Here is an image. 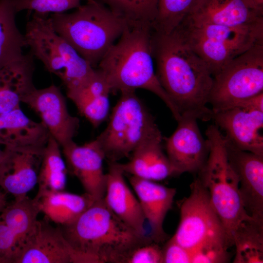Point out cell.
Returning <instances> with one entry per match:
<instances>
[{
  "label": "cell",
  "mask_w": 263,
  "mask_h": 263,
  "mask_svg": "<svg viewBox=\"0 0 263 263\" xmlns=\"http://www.w3.org/2000/svg\"><path fill=\"white\" fill-rule=\"evenodd\" d=\"M109 8L131 27L152 28L159 0H95Z\"/></svg>",
  "instance_id": "obj_29"
},
{
  "label": "cell",
  "mask_w": 263,
  "mask_h": 263,
  "mask_svg": "<svg viewBox=\"0 0 263 263\" xmlns=\"http://www.w3.org/2000/svg\"><path fill=\"white\" fill-rule=\"evenodd\" d=\"M61 148L51 135L44 149L38 175L37 193L49 190H63L67 169L61 154Z\"/></svg>",
  "instance_id": "obj_26"
},
{
  "label": "cell",
  "mask_w": 263,
  "mask_h": 263,
  "mask_svg": "<svg viewBox=\"0 0 263 263\" xmlns=\"http://www.w3.org/2000/svg\"><path fill=\"white\" fill-rule=\"evenodd\" d=\"M18 13L12 0H0V69L25 56L24 35L16 22Z\"/></svg>",
  "instance_id": "obj_25"
},
{
  "label": "cell",
  "mask_w": 263,
  "mask_h": 263,
  "mask_svg": "<svg viewBox=\"0 0 263 263\" xmlns=\"http://www.w3.org/2000/svg\"><path fill=\"white\" fill-rule=\"evenodd\" d=\"M135 91H120L107 127L95 139L109 162L128 156L147 137L159 130Z\"/></svg>",
  "instance_id": "obj_9"
},
{
  "label": "cell",
  "mask_w": 263,
  "mask_h": 263,
  "mask_svg": "<svg viewBox=\"0 0 263 263\" xmlns=\"http://www.w3.org/2000/svg\"><path fill=\"white\" fill-rule=\"evenodd\" d=\"M215 125L237 148L263 155V112L235 107L213 112Z\"/></svg>",
  "instance_id": "obj_16"
},
{
  "label": "cell",
  "mask_w": 263,
  "mask_h": 263,
  "mask_svg": "<svg viewBox=\"0 0 263 263\" xmlns=\"http://www.w3.org/2000/svg\"><path fill=\"white\" fill-rule=\"evenodd\" d=\"M200 0H159L157 14L152 30L168 34L189 14Z\"/></svg>",
  "instance_id": "obj_30"
},
{
  "label": "cell",
  "mask_w": 263,
  "mask_h": 263,
  "mask_svg": "<svg viewBox=\"0 0 263 263\" xmlns=\"http://www.w3.org/2000/svg\"><path fill=\"white\" fill-rule=\"evenodd\" d=\"M233 27L263 24V7L253 0H200L184 19Z\"/></svg>",
  "instance_id": "obj_15"
},
{
  "label": "cell",
  "mask_w": 263,
  "mask_h": 263,
  "mask_svg": "<svg viewBox=\"0 0 263 263\" xmlns=\"http://www.w3.org/2000/svg\"><path fill=\"white\" fill-rule=\"evenodd\" d=\"M163 263H191V255L171 237L162 247Z\"/></svg>",
  "instance_id": "obj_35"
},
{
  "label": "cell",
  "mask_w": 263,
  "mask_h": 263,
  "mask_svg": "<svg viewBox=\"0 0 263 263\" xmlns=\"http://www.w3.org/2000/svg\"><path fill=\"white\" fill-rule=\"evenodd\" d=\"M61 149L68 167L80 181L85 193L94 201L102 199L106 188L103 169L105 157L95 140L83 145L73 141Z\"/></svg>",
  "instance_id": "obj_17"
},
{
  "label": "cell",
  "mask_w": 263,
  "mask_h": 263,
  "mask_svg": "<svg viewBox=\"0 0 263 263\" xmlns=\"http://www.w3.org/2000/svg\"><path fill=\"white\" fill-rule=\"evenodd\" d=\"M232 242L234 263H263V224L255 220L243 222L235 229Z\"/></svg>",
  "instance_id": "obj_27"
},
{
  "label": "cell",
  "mask_w": 263,
  "mask_h": 263,
  "mask_svg": "<svg viewBox=\"0 0 263 263\" xmlns=\"http://www.w3.org/2000/svg\"><path fill=\"white\" fill-rule=\"evenodd\" d=\"M7 206L5 194L0 190V213Z\"/></svg>",
  "instance_id": "obj_37"
},
{
  "label": "cell",
  "mask_w": 263,
  "mask_h": 263,
  "mask_svg": "<svg viewBox=\"0 0 263 263\" xmlns=\"http://www.w3.org/2000/svg\"><path fill=\"white\" fill-rule=\"evenodd\" d=\"M50 135L41 122L29 118L20 107L0 114V145L3 147L42 151Z\"/></svg>",
  "instance_id": "obj_22"
},
{
  "label": "cell",
  "mask_w": 263,
  "mask_h": 263,
  "mask_svg": "<svg viewBox=\"0 0 263 263\" xmlns=\"http://www.w3.org/2000/svg\"><path fill=\"white\" fill-rule=\"evenodd\" d=\"M13 263H73V252L60 226L38 220L20 243Z\"/></svg>",
  "instance_id": "obj_14"
},
{
  "label": "cell",
  "mask_w": 263,
  "mask_h": 263,
  "mask_svg": "<svg viewBox=\"0 0 263 263\" xmlns=\"http://www.w3.org/2000/svg\"><path fill=\"white\" fill-rule=\"evenodd\" d=\"M34 58L30 53L0 69V114L20 107L24 98L35 88Z\"/></svg>",
  "instance_id": "obj_23"
},
{
  "label": "cell",
  "mask_w": 263,
  "mask_h": 263,
  "mask_svg": "<svg viewBox=\"0 0 263 263\" xmlns=\"http://www.w3.org/2000/svg\"><path fill=\"white\" fill-rule=\"evenodd\" d=\"M24 35L31 54L59 78L67 94L85 87L95 76L96 69L55 31L48 15L34 13Z\"/></svg>",
  "instance_id": "obj_7"
},
{
  "label": "cell",
  "mask_w": 263,
  "mask_h": 263,
  "mask_svg": "<svg viewBox=\"0 0 263 263\" xmlns=\"http://www.w3.org/2000/svg\"><path fill=\"white\" fill-rule=\"evenodd\" d=\"M71 13H53L50 18L55 31L95 69L128 26L104 4L88 0Z\"/></svg>",
  "instance_id": "obj_5"
},
{
  "label": "cell",
  "mask_w": 263,
  "mask_h": 263,
  "mask_svg": "<svg viewBox=\"0 0 263 263\" xmlns=\"http://www.w3.org/2000/svg\"><path fill=\"white\" fill-rule=\"evenodd\" d=\"M73 102L80 113L95 127L107 117L110 108L109 94L78 99Z\"/></svg>",
  "instance_id": "obj_32"
},
{
  "label": "cell",
  "mask_w": 263,
  "mask_h": 263,
  "mask_svg": "<svg viewBox=\"0 0 263 263\" xmlns=\"http://www.w3.org/2000/svg\"><path fill=\"white\" fill-rule=\"evenodd\" d=\"M35 197L38 200L40 212L60 225L73 222L95 201L85 193L79 195L64 190H46Z\"/></svg>",
  "instance_id": "obj_24"
},
{
  "label": "cell",
  "mask_w": 263,
  "mask_h": 263,
  "mask_svg": "<svg viewBox=\"0 0 263 263\" xmlns=\"http://www.w3.org/2000/svg\"><path fill=\"white\" fill-rule=\"evenodd\" d=\"M175 29L206 62L213 77L235 57L263 42V24L233 27L184 19Z\"/></svg>",
  "instance_id": "obj_8"
},
{
  "label": "cell",
  "mask_w": 263,
  "mask_h": 263,
  "mask_svg": "<svg viewBox=\"0 0 263 263\" xmlns=\"http://www.w3.org/2000/svg\"><path fill=\"white\" fill-rule=\"evenodd\" d=\"M180 207L179 223L172 237L189 251L191 263H227L230 246L226 234L208 190L198 178Z\"/></svg>",
  "instance_id": "obj_4"
},
{
  "label": "cell",
  "mask_w": 263,
  "mask_h": 263,
  "mask_svg": "<svg viewBox=\"0 0 263 263\" xmlns=\"http://www.w3.org/2000/svg\"><path fill=\"white\" fill-rule=\"evenodd\" d=\"M225 146L244 207L250 216L263 224V155L241 150L226 138Z\"/></svg>",
  "instance_id": "obj_13"
},
{
  "label": "cell",
  "mask_w": 263,
  "mask_h": 263,
  "mask_svg": "<svg viewBox=\"0 0 263 263\" xmlns=\"http://www.w3.org/2000/svg\"><path fill=\"white\" fill-rule=\"evenodd\" d=\"M19 245L18 237L0 219V263H13Z\"/></svg>",
  "instance_id": "obj_34"
},
{
  "label": "cell",
  "mask_w": 263,
  "mask_h": 263,
  "mask_svg": "<svg viewBox=\"0 0 263 263\" xmlns=\"http://www.w3.org/2000/svg\"><path fill=\"white\" fill-rule=\"evenodd\" d=\"M152 28L127 26L98 64L112 91L143 89L158 96L176 121L181 113L160 84L154 70Z\"/></svg>",
  "instance_id": "obj_3"
},
{
  "label": "cell",
  "mask_w": 263,
  "mask_h": 263,
  "mask_svg": "<svg viewBox=\"0 0 263 263\" xmlns=\"http://www.w3.org/2000/svg\"><path fill=\"white\" fill-rule=\"evenodd\" d=\"M121 263H163L162 247L150 237L132 248Z\"/></svg>",
  "instance_id": "obj_33"
},
{
  "label": "cell",
  "mask_w": 263,
  "mask_h": 263,
  "mask_svg": "<svg viewBox=\"0 0 263 263\" xmlns=\"http://www.w3.org/2000/svg\"><path fill=\"white\" fill-rule=\"evenodd\" d=\"M258 5L263 7V0H253Z\"/></svg>",
  "instance_id": "obj_39"
},
{
  "label": "cell",
  "mask_w": 263,
  "mask_h": 263,
  "mask_svg": "<svg viewBox=\"0 0 263 263\" xmlns=\"http://www.w3.org/2000/svg\"><path fill=\"white\" fill-rule=\"evenodd\" d=\"M262 92L263 42L235 57L213 77L208 104L217 112Z\"/></svg>",
  "instance_id": "obj_10"
},
{
  "label": "cell",
  "mask_w": 263,
  "mask_h": 263,
  "mask_svg": "<svg viewBox=\"0 0 263 263\" xmlns=\"http://www.w3.org/2000/svg\"><path fill=\"white\" fill-rule=\"evenodd\" d=\"M1 145H0V163L3 158L4 154V147L3 148L0 147Z\"/></svg>",
  "instance_id": "obj_38"
},
{
  "label": "cell",
  "mask_w": 263,
  "mask_h": 263,
  "mask_svg": "<svg viewBox=\"0 0 263 263\" xmlns=\"http://www.w3.org/2000/svg\"><path fill=\"white\" fill-rule=\"evenodd\" d=\"M73 263H121L125 255L150 236H141L108 207L95 201L73 222L60 226Z\"/></svg>",
  "instance_id": "obj_2"
},
{
  "label": "cell",
  "mask_w": 263,
  "mask_h": 263,
  "mask_svg": "<svg viewBox=\"0 0 263 263\" xmlns=\"http://www.w3.org/2000/svg\"><path fill=\"white\" fill-rule=\"evenodd\" d=\"M235 107L263 112V92L243 100Z\"/></svg>",
  "instance_id": "obj_36"
},
{
  "label": "cell",
  "mask_w": 263,
  "mask_h": 263,
  "mask_svg": "<svg viewBox=\"0 0 263 263\" xmlns=\"http://www.w3.org/2000/svg\"><path fill=\"white\" fill-rule=\"evenodd\" d=\"M19 12L22 10L33 11L34 13L46 15L50 13H64L68 10L77 8L80 0H12Z\"/></svg>",
  "instance_id": "obj_31"
},
{
  "label": "cell",
  "mask_w": 263,
  "mask_h": 263,
  "mask_svg": "<svg viewBox=\"0 0 263 263\" xmlns=\"http://www.w3.org/2000/svg\"><path fill=\"white\" fill-rule=\"evenodd\" d=\"M162 136L158 130L147 137L132 151L128 162L118 163L124 173L138 178L160 181L174 176L169 160L162 149Z\"/></svg>",
  "instance_id": "obj_21"
},
{
  "label": "cell",
  "mask_w": 263,
  "mask_h": 263,
  "mask_svg": "<svg viewBox=\"0 0 263 263\" xmlns=\"http://www.w3.org/2000/svg\"><path fill=\"white\" fill-rule=\"evenodd\" d=\"M43 151L4 147L0 163V187L15 199L27 196L38 184Z\"/></svg>",
  "instance_id": "obj_18"
},
{
  "label": "cell",
  "mask_w": 263,
  "mask_h": 263,
  "mask_svg": "<svg viewBox=\"0 0 263 263\" xmlns=\"http://www.w3.org/2000/svg\"><path fill=\"white\" fill-rule=\"evenodd\" d=\"M129 180L150 225V237L156 242H163L167 237L163 223L171 208L176 189L133 176H131Z\"/></svg>",
  "instance_id": "obj_19"
},
{
  "label": "cell",
  "mask_w": 263,
  "mask_h": 263,
  "mask_svg": "<svg viewBox=\"0 0 263 263\" xmlns=\"http://www.w3.org/2000/svg\"><path fill=\"white\" fill-rule=\"evenodd\" d=\"M206 134L209 152L206 163L197 173V178L208 190L231 246L237 227L244 221L254 219L243 205L237 176L228 160L224 134L215 124L207 127Z\"/></svg>",
  "instance_id": "obj_6"
},
{
  "label": "cell",
  "mask_w": 263,
  "mask_h": 263,
  "mask_svg": "<svg viewBox=\"0 0 263 263\" xmlns=\"http://www.w3.org/2000/svg\"><path fill=\"white\" fill-rule=\"evenodd\" d=\"M106 173L103 200L108 207L124 223L141 236H147L146 219L137 197L132 191L124 177V172L117 162H109Z\"/></svg>",
  "instance_id": "obj_20"
},
{
  "label": "cell",
  "mask_w": 263,
  "mask_h": 263,
  "mask_svg": "<svg viewBox=\"0 0 263 263\" xmlns=\"http://www.w3.org/2000/svg\"><path fill=\"white\" fill-rule=\"evenodd\" d=\"M151 49L158 79L181 114L212 119L207 105L213 76L206 62L175 29L168 34L152 30Z\"/></svg>",
  "instance_id": "obj_1"
},
{
  "label": "cell",
  "mask_w": 263,
  "mask_h": 263,
  "mask_svg": "<svg viewBox=\"0 0 263 263\" xmlns=\"http://www.w3.org/2000/svg\"><path fill=\"white\" fill-rule=\"evenodd\" d=\"M40 212L38 200L27 195L15 199L13 203L7 205L0 213V219L17 235L20 245L33 228Z\"/></svg>",
  "instance_id": "obj_28"
},
{
  "label": "cell",
  "mask_w": 263,
  "mask_h": 263,
  "mask_svg": "<svg viewBox=\"0 0 263 263\" xmlns=\"http://www.w3.org/2000/svg\"><path fill=\"white\" fill-rule=\"evenodd\" d=\"M197 120L191 114H181L176 129L166 139L167 155L174 176L197 173L207 160L209 144L202 136Z\"/></svg>",
  "instance_id": "obj_11"
},
{
  "label": "cell",
  "mask_w": 263,
  "mask_h": 263,
  "mask_svg": "<svg viewBox=\"0 0 263 263\" xmlns=\"http://www.w3.org/2000/svg\"><path fill=\"white\" fill-rule=\"evenodd\" d=\"M22 103L39 116L41 122L61 148L73 141L79 121L69 113L65 99L57 86L52 84L43 89L35 87Z\"/></svg>",
  "instance_id": "obj_12"
}]
</instances>
